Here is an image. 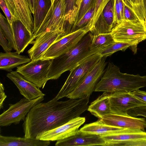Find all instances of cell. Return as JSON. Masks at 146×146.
I'll return each instance as SVG.
<instances>
[{
    "label": "cell",
    "instance_id": "cell-1",
    "mask_svg": "<svg viewBox=\"0 0 146 146\" xmlns=\"http://www.w3.org/2000/svg\"><path fill=\"white\" fill-rule=\"evenodd\" d=\"M89 98L59 101L55 97L34 106L23 124L24 137L36 139L42 133L56 128L87 110Z\"/></svg>",
    "mask_w": 146,
    "mask_h": 146
},
{
    "label": "cell",
    "instance_id": "cell-2",
    "mask_svg": "<svg viewBox=\"0 0 146 146\" xmlns=\"http://www.w3.org/2000/svg\"><path fill=\"white\" fill-rule=\"evenodd\" d=\"M92 35L91 33L88 32L71 49L51 60L48 73V80L58 79L64 72L70 71L101 50L92 48Z\"/></svg>",
    "mask_w": 146,
    "mask_h": 146
},
{
    "label": "cell",
    "instance_id": "cell-3",
    "mask_svg": "<svg viewBox=\"0 0 146 146\" xmlns=\"http://www.w3.org/2000/svg\"><path fill=\"white\" fill-rule=\"evenodd\" d=\"M146 87V76L121 72L119 68L109 62L94 91L111 93L118 91L131 92Z\"/></svg>",
    "mask_w": 146,
    "mask_h": 146
},
{
    "label": "cell",
    "instance_id": "cell-4",
    "mask_svg": "<svg viewBox=\"0 0 146 146\" xmlns=\"http://www.w3.org/2000/svg\"><path fill=\"white\" fill-rule=\"evenodd\" d=\"M66 0H55L39 28L33 35L35 40L43 33L48 32L60 31L65 35L70 33L65 19Z\"/></svg>",
    "mask_w": 146,
    "mask_h": 146
},
{
    "label": "cell",
    "instance_id": "cell-5",
    "mask_svg": "<svg viewBox=\"0 0 146 146\" xmlns=\"http://www.w3.org/2000/svg\"><path fill=\"white\" fill-rule=\"evenodd\" d=\"M102 57L98 52L96 53L71 70L64 84L55 97L56 100L67 97Z\"/></svg>",
    "mask_w": 146,
    "mask_h": 146
},
{
    "label": "cell",
    "instance_id": "cell-6",
    "mask_svg": "<svg viewBox=\"0 0 146 146\" xmlns=\"http://www.w3.org/2000/svg\"><path fill=\"white\" fill-rule=\"evenodd\" d=\"M111 33L115 42L133 43L137 45L146 39V27L139 21L123 20L114 27Z\"/></svg>",
    "mask_w": 146,
    "mask_h": 146
},
{
    "label": "cell",
    "instance_id": "cell-7",
    "mask_svg": "<svg viewBox=\"0 0 146 146\" xmlns=\"http://www.w3.org/2000/svg\"><path fill=\"white\" fill-rule=\"evenodd\" d=\"M107 57H102L67 98L72 99L90 98L104 72Z\"/></svg>",
    "mask_w": 146,
    "mask_h": 146
},
{
    "label": "cell",
    "instance_id": "cell-8",
    "mask_svg": "<svg viewBox=\"0 0 146 146\" xmlns=\"http://www.w3.org/2000/svg\"><path fill=\"white\" fill-rule=\"evenodd\" d=\"M41 96L30 100L24 98L14 104H9V107L0 115V126H9L12 124H19L24 120L30 110L34 106L41 102L44 99Z\"/></svg>",
    "mask_w": 146,
    "mask_h": 146
},
{
    "label": "cell",
    "instance_id": "cell-9",
    "mask_svg": "<svg viewBox=\"0 0 146 146\" xmlns=\"http://www.w3.org/2000/svg\"><path fill=\"white\" fill-rule=\"evenodd\" d=\"M51 60L40 59L31 60L17 68L16 71L26 80L33 83L37 87L43 89L48 80V71Z\"/></svg>",
    "mask_w": 146,
    "mask_h": 146
},
{
    "label": "cell",
    "instance_id": "cell-10",
    "mask_svg": "<svg viewBox=\"0 0 146 146\" xmlns=\"http://www.w3.org/2000/svg\"><path fill=\"white\" fill-rule=\"evenodd\" d=\"M89 32L86 29H82L62 37L51 45L41 59L51 60L68 51Z\"/></svg>",
    "mask_w": 146,
    "mask_h": 146
},
{
    "label": "cell",
    "instance_id": "cell-11",
    "mask_svg": "<svg viewBox=\"0 0 146 146\" xmlns=\"http://www.w3.org/2000/svg\"><path fill=\"white\" fill-rule=\"evenodd\" d=\"M110 101L112 113L129 116V110L146 106V103L139 99L130 92L118 91L110 93Z\"/></svg>",
    "mask_w": 146,
    "mask_h": 146
},
{
    "label": "cell",
    "instance_id": "cell-12",
    "mask_svg": "<svg viewBox=\"0 0 146 146\" xmlns=\"http://www.w3.org/2000/svg\"><path fill=\"white\" fill-rule=\"evenodd\" d=\"M85 121L84 117H75L56 128L42 133L36 139L50 141L66 138L76 134Z\"/></svg>",
    "mask_w": 146,
    "mask_h": 146
},
{
    "label": "cell",
    "instance_id": "cell-13",
    "mask_svg": "<svg viewBox=\"0 0 146 146\" xmlns=\"http://www.w3.org/2000/svg\"><path fill=\"white\" fill-rule=\"evenodd\" d=\"M64 36L63 32L56 31L45 32L36 37L32 43L33 45L28 51L31 60L35 61L42 59L51 45Z\"/></svg>",
    "mask_w": 146,
    "mask_h": 146
},
{
    "label": "cell",
    "instance_id": "cell-14",
    "mask_svg": "<svg viewBox=\"0 0 146 146\" xmlns=\"http://www.w3.org/2000/svg\"><path fill=\"white\" fill-rule=\"evenodd\" d=\"M100 136L105 141V146H124L128 142L146 138V132L139 129L123 128L113 133Z\"/></svg>",
    "mask_w": 146,
    "mask_h": 146
},
{
    "label": "cell",
    "instance_id": "cell-15",
    "mask_svg": "<svg viewBox=\"0 0 146 146\" xmlns=\"http://www.w3.org/2000/svg\"><path fill=\"white\" fill-rule=\"evenodd\" d=\"M105 141L100 136L87 133L80 130L74 135L57 141L56 146H105Z\"/></svg>",
    "mask_w": 146,
    "mask_h": 146
},
{
    "label": "cell",
    "instance_id": "cell-16",
    "mask_svg": "<svg viewBox=\"0 0 146 146\" xmlns=\"http://www.w3.org/2000/svg\"><path fill=\"white\" fill-rule=\"evenodd\" d=\"M101 119L106 124L113 126L139 129L144 131L146 128L145 118L111 113L104 115Z\"/></svg>",
    "mask_w": 146,
    "mask_h": 146
},
{
    "label": "cell",
    "instance_id": "cell-17",
    "mask_svg": "<svg viewBox=\"0 0 146 146\" xmlns=\"http://www.w3.org/2000/svg\"><path fill=\"white\" fill-rule=\"evenodd\" d=\"M7 76L15 84L20 93L28 100L35 99L45 95L33 83L25 79L16 71L10 72Z\"/></svg>",
    "mask_w": 146,
    "mask_h": 146
},
{
    "label": "cell",
    "instance_id": "cell-18",
    "mask_svg": "<svg viewBox=\"0 0 146 146\" xmlns=\"http://www.w3.org/2000/svg\"><path fill=\"white\" fill-rule=\"evenodd\" d=\"M114 0H110L99 16L93 30V35L111 33L115 26L114 20Z\"/></svg>",
    "mask_w": 146,
    "mask_h": 146
},
{
    "label": "cell",
    "instance_id": "cell-19",
    "mask_svg": "<svg viewBox=\"0 0 146 146\" xmlns=\"http://www.w3.org/2000/svg\"><path fill=\"white\" fill-rule=\"evenodd\" d=\"M11 29L16 47V51L23 52L29 44L34 40L32 35L24 25L19 20L13 22Z\"/></svg>",
    "mask_w": 146,
    "mask_h": 146
},
{
    "label": "cell",
    "instance_id": "cell-20",
    "mask_svg": "<svg viewBox=\"0 0 146 146\" xmlns=\"http://www.w3.org/2000/svg\"><path fill=\"white\" fill-rule=\"evenodd\" d=\"M30 57L27 56L20 55L17 52L0 53V69L8 72L17 68L21 64L28 63L31 61Z\"/></svg>",
    "mask_w": 146,
    "mask_h": 146
},
{
    "label": "cell",
    "instance_id": "cell-21",
    "mask_svg": "<svg viewBox=\"0 0 146 146\" xmlns=\"http://www.w3.org/2000/svg\"><path fill=\"white\" fill-rule=\"evenodd\" d=\"M15 7L17 19L24 25L33 35L34 22L28 0H13Z\"/></svg>",
    "mask_w": 146,
    "mask_h": 146
},
{
    "label": "cell",
    "instance_id": "cell-22",
    "mask_svg": "<svg viewBox=\"0 0 146 146\" xmlns=\"http://www.w3.org/2000/svg\"><path fill=\"white\" fill-rule=\"evenodd\" d=\"M110 95V93L104 92L88 106L87 110L99 119L111 113Z\"/></svg>",
    "mask_w": 146,
    "mask_h": 146
},
{
    "label": "cell",
    "instance_id": "cell-23",
    "mask_svg": "<svg viewBox=\"0 0 146 146\" xmlns=\"http://www.w3.org/2000/svg\"><path fill=\"white\" fill-rule=\"evenodd\" d=\"M49 141L13 136L0 135V146H47Z\"/></svg>",
    "mask_w": 146,
    "mask_h": 146
},
{
    "label": "cell",
    "instance_id": "cell-24",
    "mask_svg": "<svg viewBox=\"0 0 146 146\" xmlns=\"http://www.w3.org/2000/svg\"><path fill=\"white\" fill-rule=\"evenodd\" d=\"M123 128L107 125L99 119L95 122L84 125L80 130L101 136L113 133Z\"/></svg>",
    "mask_w": 146,
    "mask_h": 146
},
{
    "label": "cell",
    "instance_id": "cell-25",
    "mask_svg": "<svg viewBox=\"0 0 146 146\" xmlns=\"http://www.w3.org/2000/svg\"><path fill=\"white\" fill-rule=\"evenodd\" d=\"M52 5L51 0H38L33 15V34H35L40 26Z\"/></svg>",
    "mask_w": 146,
    "mask_h": 146
},
{
    "label": "cell",
    "instance_id": "cell-26",
    "mask_svg": "<svg viewBox=\"0 0 146 146\" xmlns=\"http://www.w3.org/2000/svg\"><path fill=\"white\" fill-rule=\"evenodd\" d=\"M137 45L133 43L115 41L102 49L98 53L102 57H107L119 50L124 51L127 48H130L135 54L137 52Z\"/></svg>",
    "mask_w": 146,
    "mask_h": 146
},
{
    "label": "cell",
    "instance_id": "cell-27",
    "mask_svg": "<svg viewBox=\"0 0 146 146\" xmlns=\"http://www.w3.org/2000/svg\"><path fill=\"white\" fill-rule=\"evenodd\" d=\"M114 42L111 33L92 34L91 46L93 49L102 50Z\"/></svg>",
    "mask_w": 146,
    "mask_h": 146
},
{
    "label": "cell",
    "instance_id": "cell-28",
    "mask_svg": "<svg viewBox=\"0 0 146 146\" xmlns=\"http://www.w3.org/2000/svg\"><path fill=\"white\" fill-rule=\"evenodd\" d=\"M76 2V0H66L65 19L71 29L76 20L77 10Z\"/></svg>",
    "mask_w": 146,
    "mask_h": 146
},
{
    "label": "cell",
    "instance_id": "cell-29",
    "mask_svg": "<svg viewBox=\"0 0 146 146\" xmlns=\"http://www.w3.org/2000/svg\"><path fill=\"white\" fill-rule=\"evenodd\" d=\"M94 9L95 4H94L78 22L73 25L70 33L82 29H86L89 32V25L93 17Z\"/></svg>",
    "mask_w": 146,
    "mask_h": 146
},
{
    "label": "cell",
    "instance_id": "cell-30",
    "mask_svg": "<svg viewBox=\"0 0 146 146\" xmlns=\"http://www.w3.org/2000/svg\"><path fill=\"white\" fill-rule=\"evenodd\" d=\"M0 31L8 40L14 50H16L14 37L12 29L7 19L0 13Z\"/></svg>",
    "mask_w": 146,
    "mask_h": 146
},
{
    "label": "cell",
    "instance_id": "cell-31",
    "mask_svg": "<svg viewBox=\"0 0 146 146\" xmlns=\"http://www.w3.org/2000/svg\"><path fill=\"white\" fill-rule=\"evenodd\" d=\"M96 0H78L77 3V10L75 22L74 24L78 22L95 4Z\"/></svg>",
    "mask_w": 146,
    "mask_h": 146
},
{
    "label": "cell",
    "instance_id": "cell-32",
    "mask_svg": "<svg viewBox=\"0 0 146 146\" xmlns=\"http://www.w3.org/2000/svg\"><path fill=\"white\" fill-rule=\"evenodd\" d=\"M110 0H96L93 17L89 25V32L94 29L95 24L104 8Z\"/></svg>",
    "mask_w": 146,
    "mask_h": 146
},
{
    "label": "cell",
    "instance_id": "cell-33",
    "mask_svg": "<svg viewBox=\"0 0 146 146\" xmlns=\"http://www.w3.org/2000/svg\"><path fill=\"white\" fill-rule=\"evenodd\" d=\"M124 4V0H114V20L115 26L123 20Z\"/></svg>",
    "mask_w": 146,
    "mask_h": 146
},
{
    "label": "cell",
    "instance_id": "cell-34",
    "mask_svg": "<svg viewBox=\"0 0 146 146\" xmlns=\"http://www.w3.org/2000/svg\"><path fill=\"white\" fill-rule=\"evenodd\" d=\"M124 4L123 20L132 21H139L132 9L124 1Z\"/></svg>",
    "mask_w": 146,
    "mask_h": 146
},
{
    "label": "cell",
    "instance_id": "cell-35",
    "mask_svg": "<svg viewBox=\"0 0 146 146\" xmlns=\"http://www.w3.org/2000/svg\"><path fill=\"white\" fill-rule=\"evenodd\" d=\"M0 6L11 28L13 22L15 21V20L4 0H0Z\"/></svg>",
    "mask_w": 146,
    "mask_h": 146
},
{
    "label": "cell",
    "instance_id": "cell-36",
    "mask_svg": "<svg viewBox=\"0 0 146 146\" xmlns=\"http://www.w3.org/2000/svg\"><path fill=\"white\" fill-rule=\"evenodd\" d=\"M0 44L5 52H10L13 49L8 40L4 36L0 31Z\"/></svg>",
    "mask_w": 146,
    "mask_h": 146
},
{
    "label": "cell",
    "instance_id": "cell-37",
    "mask_svg": "<svg viewBox=\"0 0 146 146\" xmlns=\"http://www.w3.org/2000/svg\"><path fill=\"white\" fill-rule=\"evenodd\" d=\"M15 21L18 20L15 6L13 0H4Z\"/></svg>",
    "mask_w": 146,
    "mask_h": 146
},
{
    "label": "cell",
    "instance_id": "cell-38",
    "mask_svg": "<svg viewBox=\"0 0 146 146\" xmlns=\"http://www.w3.org/2000/svg\"><path fill=\"white\" fill-rule=\"evenodd\" d=\"M133 95L146 103V92L139 89L130 92Z\"/></svg>",
    "mask_w": 146,
    "mask_h": 146
},
{
    "label": "cell",
    "instance_id": "cell-39",
    "mask_svg": "<svg viewBox=\"0 0 146 146\" xmlns=\"http://www.w3.org/2000/svg\"><path fill=\"white\" fill-rule=\"evenodd\" d=\"M124 146H146V138L128 142Z\"/></svg>",
    "mask_w": 146,
    "mask_h": 146
},
{
    "label": "cell",
    "instance_id": "cell-40",
    "mask_svg": "<svg viewBox=\"0 0 146 146\" xmlns=\"http://www.w3.org/2000/svg\"><path fill=\"white\" fill-rule=\"evenodd\" d=\"M7 97L4 92V87L3 84L0 82V109H1L3 107V104L4 101Z\"/></svg>",
    "mask_w": 146,
    "mask_h": 146
},
{
    "label": "cell",
    "instance_id": "cell-41",
    "mask_svg": "<svg viewBox=\"0 0 146 146\" xmlns=\"http://www.w3.org/2000/svg\"><path fill=\"white\" fill-rule=\"evenodd\" d=\"M29 8L32 14L34 15L36 10L38 0H28Z\"/></svg>",
    "mask_w": 146,
    "mask_h": 146
},
{
    "label": "cell",
    "instance_id": "cell-42",
    "mask_svg": "<svg viewBox=\"0 0 146 146\" xmlns=\"http://www.w3.org/2000/svg\"><path fill=\"white\" fill-rule=\"evenodd\" d=\"M133 9L136 4L135 0H124Z\"/></svg>",
    "mask_w": 146,
    "mask_h": 146
},
{
    "label": "cell",
    "instance_id": "cell-43",
    "mask_svg": "<svg viewBox=\"0 0 146 146\" xmlns=\"http://www.w3.org/2000/svg\"><path fill=\"white\" fill-rule=\"evenodd\" d=\"M143 4L145 12L146 19V0H143Z\"/></svg>",
    "mask_w": 146,
    "mask_h": 146
},
{
    "label": "cell",
    "instance_id": "cell-44",
    "mask_svg": "<svg viewBox=\"0 0 146 146\" xmlns=\"http://www.w3.org/2000/svg\"><path fill=\"white\" fill-rule=\"evenodd\" d=\"M144 24H145V27H146V19L145 20V21Z\"/></svg>",
    "mask_w": 146,
    "mask_h": 146
},
{
    "label": "cell",
    "instance_id": "cell-45",
    "mask_svg": "<svg viewBox=\"0 0 146 146\" xmlns=\"http://www.w3.org/2000/svg\"><path fill=\"white\" fill-rule=\"evenodd\" d=\"M55 0H51L52 4L54 2Z\"/></svg>",
    "mask_w": 146,
    "mask_h": 146
}]
</instances>
